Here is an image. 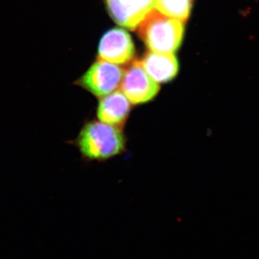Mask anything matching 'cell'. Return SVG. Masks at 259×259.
<instances>
[{"mask_svg": "<svg viewBox=\"0 0 259 259\" xmlns=\"http://www.w3.org/2000/svg\"><path fill=\"white\" fill-rule=\"evenodd\" d=\"M73 144L87 161H105L125 152L127 138L120 127L90 120L83 125Z\"/></svg>", "mask_w": 259, "mask_h": 259, "instance_id": "cell-1", "label": "cell"}, {"mask_svg": "<svg viewBox=\"0 0 259 259\" xmlns=\"http://www.w3.org/2000/svg\"><path fill=\"white\" fill-rule=\"evenodd\" d=\"M183 22L153 10L139 26V36L153 52L174 53L183 40Z\"/></svg>", "mask_w": 259, "mask_h": 259, "instance_id": "cell-2", "label": "cell"}, {"mask_svg": "<svg viewBox=\"0 0 259 259\" xmlns=\"http://www.w3.org/2000/svg\"><path fill=\"white\" fill-rule=\"evenodd\" d=\"M120 90L133 105H141L154 100L160 86L148 74L141 61H136L124 71Z\"/></svg>", "mask_w": 259, "mask_h": 259, "instance_id": "cell-3", "label": "cell"}, {"mask_svg": "<svg viewBox=\"0 0 259 259\" xmlns=\"http://www.w3.org/2000/svg\"><path fill=\"white\" fill-rule=\"evenodd\" d=\"M123 74V70L117 65L99 59L78 80L77 84L100 99L118 88Z\"/></svg>", "mask_w": 259, "mask_h": 259, "instance_id": "cell-4", "label": "cell"}, {"mask_svg": "<svg viewBox=\"0 0 259 259\" xmlns=\"http://www.w3.org/2000/svg\"><path fill=\"white\" fill-rule=\"evenodd\" d=\"M112 19L121 26L134 30L156 8V0H105Z\"/></svg>", "mask_w": 259, "mask_h": 259, "instance_id": "cell-5", "label": "cell"}, {"mask_svg": "<svg viewBox=\"0 0 259 259\" xmlns=\"http://www.w3.org/2000/svg\"><path fill=\"white\" fill-rule=\"evenodd\" d=\"M135 54L134 42L123 29L114 28L102 37L99 46V59L114 64H125Z\"/></svg>", "mask_w": 259, "mask_h": 259, "instance_id": "cell-6", "label": "cell"}, {"mask_svg": "<svg viewBox=\"0 0 259 259\" xmlns=\"http://www.w3.org/2000/svg\"><path fill=\"white\" fill-rule=\"evenodd\" d=\"M132 104L121 90L100 98L97 108V120L123 128L132 110Z\"/></svg>", "mask_w": 259, "mask_h": 259, "instance_id": "cell-7", "label": "cell"}, {"mask_svg": "<svg viewBox=\"0 0 259 259\" xmlns=\"http://www.w3.org/2000/svg\"><path fill=\"white\" fill-rule=\"evenodd\" d=\"M141 62L148 74L158 83L168 82L178 74V61L173 53L151 51Z\"/></svg>", "mask_w": 259, "mask_h": 259, "instance_id": "cell-8", "label": "cell"}, {"mask_svg": "<svg viewBox=\"0 0 259 259\" xmlns=\"http://www.w3.org/2000/svg\"><path fill=\"white\" fill-rule=\"evenodd\" d=\"M193 0H156V8L169 18L185 22L190 17Z\"/></svg>", "mask_w": 259, "mask_h": 259, "instance_id": "cell-9", "label": "cell"}]
</instances>
